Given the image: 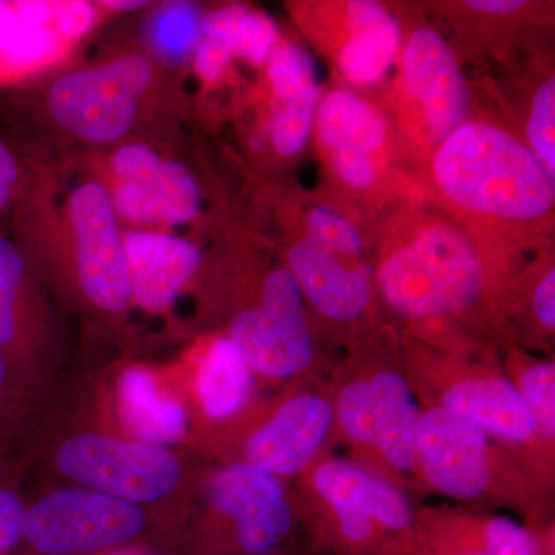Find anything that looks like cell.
Segmentation results:
<instances>
[{"mask_svg": "<svg viewBox=\"0 0 555 555\" xmlns=\"http://www.w3.org/2000/svg\"><path fill=\"white\" fill-rule=\"evenodd\" d=\"M437 188L451 203L503 221H534L554 207L555 182L520 139L486 122H465L433 159Z\"/></svg>", "mask_w": 555, "mask_h": 555, "instance_id": "cell-1", "label": "cell"}, {"mask_svg": "<svg viewBox=\"0 0 555 555\" xmlns=\"http://www.w3.org/2000/svg\"><path fill=\"white\" fill-rule=\"evenodd\" d=\"M17 204L20 233L53 235V241H38L31 246H65V257L87 302L108 315H119L130 308L122 228L107 182L82 179L68 190L60 207L50 204L47 196L43 198L38 189L22 193Z\"/></svg>", "mask_w": 555, "mask_h": 555, "instance_id": "cell-2", "label": "cell"}, {"mask_svg": "<svg viewBox=\"0 0 555 555\" xmlns=\"http://www.w3.org/2000/svg\"><path fill=\"white\" fill-rule=\"evenodd\" d=\"M483 268L473 241L451 224L416 232L387 255L378 272L386 301L411 317L467 308L480 292Z\"/></svg>", "mask_w": 555, "mask_h": 555, "instance_id": "cell-3", "label": "cell"}, {"mask_svg": "<svg viewBox=\"0 0 555 555\" xmlns=\"http://www.w3.org/2000/svg\"><path fill=\"white\" fill-rule=\"evenodd\" d=\"M155 79L145 54H120L62 73L47 87L43 104L68 137L87 144H120L138 126Z\"/></svg>", "mask_w": 555, "mask_h": 555, "instance_id": "cell-4", "label": "cell"}, {"mask_svg": "<svg viewBox=\"0 0 555 555\" xmlns=\"http://www.w3.org/2000/svg\"><path fill=\"white\" fill-rule=\"evenodd\" d=\"M145 531L141 506L80 486L57 489L28 506L21 545L33 555H108Z\"/></svg>", "mask_w": 555, "mask_h": 555, "instance_id": "cell-5", "label": "cell"}, {"mask_svg": "<svg viewBox=\"0 0 555 555\" xmlns=\"http://www.w3.org/2000/svg\"><path fill=\"white\" fill-rule=\"evenodd\" d=\"M56 466L82 488L138 506L171 494L181 480L178 459L166 448L104 434L69 437L57 451Z\"/></svg>", "mask_w": 555, "mask_h": 555, "instance_id": "cell-6", "label": "cell"}, {"mask_svg": "<svg viewBox=\"0 0 555 555\" xmlns=\"http://www.w3.org/2000/svg\"><path fill=\"white\" fill-rule=\"evenodd\" d=\"M301 294L291 270L275 269L266 276L259 306L233 317L229 338L251 371L287 378L309 366L313 343Z\"/></svg>", "mask_w": 555, "mask_h": 555, "instance_id": "cell-7", "label": "cell"}, {"mask_svg": "<svg viewBox=\"0 0 555 555\" xmlns=\"http://www.w3.org/2000/svg\"><path fill=\"white\" fill-rule=\"evenodd\" d=\"M208 499L232 521L236 555L275 554L292 529V509L276 476L238 463L219 470L208 485Z\"/></svg>", "mask_w": 555, "mask_h": 555, "instance_id": "cell-8", "label": "cell"}, {"mask_svg": "<svg viewBox=\"0 0 555 555\" xmlns=\"http://www.w3.org/2000/svg\"><path fill=\"white\" fill-rule=\"evenodd\" d=\"M337 411L347 436L377 447L396 469L414 465L420 415L400 375L383 372L352 383L339 396Z\"/></svg>", "mask_w": 555, "mask_h": 555, "instance_id": "cell-9", "label": "cell"}, {"mask_svg": "<svg viewBox=\"0 0 555 555\" xmlns=\"http://www.w3.org/2000/svg\"><path fill=\"white\" fill-rule=\"evenodd\" d=\"M416 454L430 483L456 499H473L489 481L486 430L473 418L444 406L420 415Z\"/></svg>", "mask_w": 555, "mask_h": 555, "instance_id": "cell-10", "label": "cell"}, {"mask_svg": "<svg viewBox=\"0 0 555 555\" xmlns=\"http://www.w3.org/2000/svg\"><path fill=\"white\" fill-rule=\"evenodd\" d=\"M403 80L422 107L427 133L440 145L465 118L467 93L454 51L433 28H420L403 51Z\"/></svg>", "mask_w": 555, "mask_h": 555, "instance_id": "cell-11", "label": "cell"}, {"mask_svg": "<svg viewBox=\"0 0 555 555\" xmlns=\"http://www.w3.org/2000/svg\"><path fill=\"white\" fill-rule=\"evenodd\" d=\"M131 305L163 312L169 309L195 273L203 255L193 241L160 229H122Z\"/></svg>", "mask_w": 555, "mask_h": 555, "instance_id": "cell-12", "label": "cell"}, {"mask_svg": "<svg viewBox=\"0 0 555 555\" xmlns=\"http://www.w3.org/2000/svg\"><path fill=\"white\" fill-rule=\"evenodd\" d=\"M288 270L324 317L352 320L371 298L369 270L361 255L343 254L302 238L291 247Z\"/></svg>", "mask_w": 555, "mask_h": 555, "instance_id": "cell-13", "label": "cell"}, {"mask_svg": "<svg viewBox=\"0 0 555 555\" xmlns=\"http://www.w3.org/2000/svg\"><path fill=\"white\" fill-rule=\"evenodd\" d=\"M331 422V404L324 398H294L248 438V463L272 476L298 473L323 443Z\"/></svg>", "mask_w": 555, "mask_h": 555, "instance_id": "cell-14", "label": "cell"}, {"mask_svg": "<svg viewBox=\"0 0 555 555\" xmlns=\"http://www.w3.org/2000/svg\"><path fill=\"white\" fill-rule=\"evenodd\" d=\"M119 221L130 229L175 228L199 214L198 179L185 164L164 159L153 177L107 184Z\"/></svg>", "mask_w": 555, "mask_h": 555, "instance_id": "cell-15", "label": "cell"}, {"mask_svg": "<svg viewBox=\"0 0 555 555\" xmlns=\"http://www.w3.org/2000/svg\"><path fill=\"white\" fill-rule=\"evenodd\" d=\"M30 261L17 241L0 235V353L11 372L35 346L38 332Z\"/></svg>", "mask_w": 555, "mask_h": 555, "instance_id": "cell-16", "label": "cell"}, {"mask_svg": "<svg viewBox=\"0 0 555 555\" xmlns=\"http://www.w3.org/2000/svg\"><path fill=\"white\" fill-rule=\"evenodd\" d=\"M120 418L142 443L166 448L188 434V414L144 366L127 367L118 382Z\"/></svg>", "mask_w": 555, "mask_h": 555, "instance_id": "cell-17", "label": "cell"}, {"mask_svg": "<svg viewBox=\"0 0 555 555\" xmlns=\"http://www.w3.org/2000/svg\"><path fill=\"white\" fill-rule=\"evenodd\" d=\"M443 406L473 418L485 430L509 441H526L535 433L534 415L520 389L506 379H470L452 387Z\"/></svg>", "mask_w": 555, "mask_h": 555, "instance_id": "cell-18", "label": "cell"}, {"mask_svg": "<svg viewBox=\"0 0 555 555\" xmlns=\"http://www.w3.org/2000/svg\"><path fill=\"white\" fill-rule=\"evenodd\" d=\"M196 390L201 406L210 418L235 415L251 390V369L229 337L215 339L201 360Z\"/></svg>", "mask_w": 555, "mask_h": 555, "instance_id": "cell-19", "label": "cell"}, {"mask_svg": "<svg viewBox=\"0 0 555 555\" xmlns=\"http://www.w3.org/2000/svg\"><path fill=\"white\" fill-rule=\"evenodd\" d=\"M65 49L67 43L53 24L36 25L21 20L14 2H7L0 20V86L17 82L49 67Z\"/></svg>", "mask_w": 555, "mask_h": 555, "instance_id": "cell-20", "label": "cell"}, {"mask_svg": "<svg viewBox=\"0 0 555 555\" xmlns=\"http://www.w3.org/2000/svg\"><path fill=\"white\" fill-rule=\"evenodd\" d=\"M369 480V474L346 463H326L313 476L317 491L334 509L339 537L353 550H366L375 540V525L366 514Z\"/></svg>", "mask_w": 555, "mask_h": 555, "instance_id": "cell-21", "label": "cell"}, {"mask_svg": "<svg viewBox=\"0 0 555 555\" xmlns=\"http://www.w3.org/2000/svg\"><path fill=\"white\" fill-rule=\"evenodd\" d=\"M350 33L352 35L339 50V69L352 82H378L400 49V25L389 14L383 21Z\"/></svg>", "mask_w": 555, "mask_h": 555, "instance_id": "cell-22", "label": "cell"}, {"mask_svg": "<svg viewBox=\"0 0 555 555\" xmlns=\"http://www.w3.org/2000/svg\"><path fill=\"white\" fill-rule=\"evenodd\" d=\"M201 14L196 7L171 2L160 7L149 25L152 50L169 62L193 54L201 38Z\"/></svg>", "mask_w": 555, "mask_h": 555, "instance_id": "cell-23", "label": "cell"}, {"mask_svg": "<svg viewBox=\"0 0 555 555\" xmlns=\"http://www.w3.org/2000/svg\"><path fill=\"white\" fill-rule=\"evenodd\" d=\"M320 89L318 83L291 100L276 102L270 122V141L281 156H294L305 149L315 119Z\"/></svg>", "mask_w": 555, "mask_h": 555, "instance_id": "cell-24", "label": "cell"}, {"mask_svg": "<svg viewBox=\"0 0 555 555\" xmlns=\"http://www.w3.org/2000/svg\"><path fill=\"white\" fill-rule=\"evenodd\" d=\"M469 542L447 543L440 555H539L540 545L524 526L506 517L491 518Z\"/></svg>", "mask_w": 555, "mask_h": 555, "instance_id": "cell-25", "label": "cell"}, {"mask_svg": "<svg viewBox=\"0 0 555 555\" xmlns=\"http://www.w3.org/2000/svg\"><path fill=\"white\" fill-rule=\"evenodd\" d=\"M266 69L276 102L291 100L317 83L312 60L295 43H276L266 61Z\"/></svg>", "mask_w": 555, "mask_h": 555, "instance_id": "cell-26", "label": "cell"}, {"mask_svg": "<svg viewBox=\"0 0 555 555\" xmlns=\"http://www.w3.org/2000/svg\"><path fill=\"white\" fill-rule=\"evenodd\" d=\"M555 80L550 78L537 89L528 122V147L555 178Z\"/></svg>", "mask_w": 555, "mask_h": 555, "instance_id": "cell-27", "label": "cell"}, {"mask_svg": "<svg viewBox=\"0 0 555 555\" xmlns=\"http://www.w3.org/2000/svg\"><path fill=\"white\" fill-rule=\"evenodd\" d=\"M339 131L337 149L353 147L372 153L385 144L387 122L374 105L356 96L347 108Z\"/></svg>", "mask_w": 555, "mask_h": 555, "instance_id": "cell-28", "label": "cell"}, {"mask_svg": "<svg viewBox=\"0 0 555 555\" xmlns=\"http://www.w3.org/2000/svg\"><path fill=\"white\" fill-rule=\"evenodd\" d=\"M306 238L343 254H363V241L356 225L327 206H315L309 211Z\"/></svg>", "mask_w": 555, "mask_h": 555, "instance_id": "cell-29", "label": "cell"}, {"mask_svg": "<svg viewBox=\"0 0 555 555\" xmlns=\"http://www.w3.org/2000/svg\"><path fill=\"white\" fill-rule=\"evenodd\" d=\"M521 396L534 415L537 426L547 437L555 433V367L554 363H540L525 372L521 378Z\"/></svg>", "mask_w": 555, "mask_h": 555, "instance_id": "cell-30", "label": "cell"}, {"mask_svg": "<svg viewBox=\"0 0 555 555\" xmlns=\"http://www.w3.org/2000/svg\"><path fill=\"white\" fill-rule=\"evenodd\" d=\"M275 46L276 28L272 20L258 11L246 9L233 40L235 57H241L251 65H262Z\"/></svg>", "mask_w": 555, "mask_h": 555, "instance_id": "cell-31", "label": "cell"}, {"mask_svg": "<svg viewBox=\"0 0 555 555\" xmlns=\"http://www.w3.org/2000/svg\"><path fill=\"white\" fill-rule=\"evenodd\" d=\"M163 155L145 142H120L108 158L113 182L145 181L158 171Z\"/></svg>", "mask_w": 555, "mask_h": 555, "instance_id": "cell-32", "label": "cell"}, {"mask_svg": "<svg viewBox=\"0 0 555 555\" xmlns=\"http://www.w3.org/2000/svg\"><path fill=\"white\" fill-rule=\"evenodd\" d=\"M98 21V9L89 2H54L53 27L65 43L87 35Z\"/></svg>", "mask_w": 555, "mask_h": 555, "instance_id": "cell-33", "label": "cell"}, {"mask_svg": "<svg viewBox=\"0 0 555 555\" xmlns=\"http://www.w3.org/2000/svg\"><path fill=\"white\" fill-rule=\"evenodd\" d=\"M332 166L338 178L353 189H366L377 178V166L372 158V153L364 150L353 147L334 150Z\"/></svg>", "mask_w": 555, "mask_h": 555, "instance_id": "cell-34", "label": "cell"}, {"mask_svg": "<svg viewBox=\"0 0 555 555\" xmlns=\"http://www.w3.org/2000/svg\"><path fill=\"white\" fill-rule=\"evenodd\" d=\"M25 511L21 496L0 486V555H10L20 547Z\"/></svg>", "mask_w": 555, "mask_h": 555, "instance_id": "cell-35", "label": "cell"}, {"mask_svg": "<svg viewBox=\"0 0 555 555\" xmlns=\"http://www.w3.org/2000/svg\"><path fill=\"white\" fill-rule=\"evenodd\" d=\"M233 57L232 50L225 43L201 36L198 46L193 51V67L201 80L215 82L224 75Z\"/></svg>", "mask_w": 555, "mask_h": 555, "instance_id": "cell-36", "label": "cell"}, {"mask_svg": "<svg viewBox=\"0 0 555 555\" xmlns=\"http://www.w3.org/2000/svg\"><path fill=\"white\" fill-rule=\"evenodd\" d=\"M22 175L20 160L0 138V214L20 198Z\"/></svg>", "mask_w": 555, "mask_h": 555, "instance_id": "cell-37", "label": "cell"}, {"mask_svg": "<svg viewBox=\"0 0 555 555\" xmlns=\"http://www.w3.org/2000/svg\"><path fill=\"white\" fill-rule=\"evenodd\" d=\"M534 310L540 323L547 328L555 327V270L551 269L537 286Z\"/></svg>", "mask_w": 555, "mask_h": 555, "instance_id": "cell-38", "label": "cell"}, {"mask_svg": "<svg viewBox=\"0 0 555 555\" xmlns=\"http://www.w3.org/2000/svg\"><path fill=\"white\" fill-rule=\"evenodd\" d=\"M11 375H13V372L7 364L5 358L0 353V427L9 420L7 414H9L11 406V397L14 396L13 390H11Z\"/></svg>", "mask_w": 555, "mask_h": 555, "instance_id": "cell-39", "label": "cell"}, {"mask_svg": "<svg viewBox=\"0 0 555 555\" xmlns=\"http://www.w3.org/2000/svg\"><path fill=\"white\" fill-rule=\"evenodd\" d=\"M467 7L476 11H481V13H491V14H506L513 13L521 7L525 5V2L521 0H488V2H466Z\"/></svg>", "mask_w": 555, "mask_h": 555, "instance_id": "cell-40", "label": "cell"}, {"mask_svg": "<svg viewBox=\"0 0 555 555\" xmlns=\"http://www.w3.org/2000/svg\"><path fill=\"white\" fill-rule=\"evenodd\" d=\"M101 5L104 9L113 10V11H133L142 9L145 5V2H138V0H133V2H122V0H105V2H101Z\"/></svg>", "mask_w": 555, "mask_h": 555, "instance_id": "cell-41", "label": "cell"}, {"mask_svg": "<svg viewBox=\"0 0 555 555\" xmlns=\"http://www.w3.org/2000/svg\"><path fill=\"white\" fill-rule=\"evenodd\" d=\"M108 555H141L138 553H131V551H116V553L108 554Z\"/></svg>", "mask_w": 555, "mask_h": 555, "instance_id": "cell-42", "label": "cell"}, {"mask_svg": "<svg viewBox=\"0 0 555 555\" xmlns=\"http://www.w3.org/2000/svg\"><path fill=\"white\" fill-rule=\"evenodd\" d=\"M539 555H542V547H540Z\"/></svg>", "mask_w": 555, "mask_h": 555, "instance_id": "cell-43", "label": "cell"}, {"mask_svg": "<svg viewBox=\"0 0 555 555\" xmlns=\"http://www.w3.org/2000/svg\"><path fill=\"white\" fill-rule=\"evenodd\" d=\"M270 555H275V554H270Z\"/></svg>", "mask_w": 555, "mask_h": 555, "instance_id": "cell-44", "label": "cell"}]
</instances>
